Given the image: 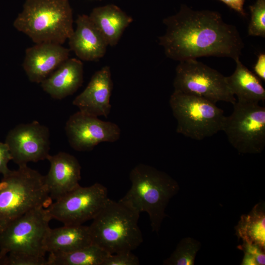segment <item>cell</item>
<instances>
[{"mask_svg": "<svg viewBox=\"0 0 265 265\" xmlns=\"http://www.w3.org/2000/svg\"><path fill=\"white\" fill-rule=\"evenodd\" d=\"M165 33L159 43L166 56L182 61L208 56L239 57L244 43L235 26L225 23L215 11H194L182 5L163 20Z\"/></svg>", "mask_w": 265, "mask_h": 265, "instance_id": "cell-1", "label": "cell"}, {"mask_svg": "<svg viewBox=\"0 0 265 265\" xmlns=\"http://www.w3.org/2000/svg\"><path fill=\"white\" fill-rule=\"evenodd\" d=\"M130 180L131 187L119 200L139 213L147 212L152 231L158 233L167 216L166 206L180 189L178 183L166 173L143 163L132 169Z\"/></svg>", "mask_w": 265, "mask_h": 265, "instance_id": "cell-2", "label": "cell"}, {"mask_svg": "<svg viewBox=\"0 0 265 265\" xmlns=\"http://www.w3.org/2000/svg\"><path fill=\"white\" fill-rule=\"evenodd\" d=\"M13 26L35 44L62 45L74 30L72 9L68 0H26Z\"/></svg>", "mask_w": 265, "mask_h": 265, "instance_id": "cell-3", "label": "cell"}, {"mask_svg": "<svg viewBox=\"0 0 265 265\" xmlns=\"http://www.w3.org/2000/svg\"><path fill=\"white\" fill-rule=\"evenodd\" d=\"M139 214L120 200L109 199L89 226L92 243L110 254L135 249L143 241Z\"/></svg>", "mask_w": 265, "mask_h": 265, "instance_id": "cell-4", "label": "cell"}, {"mask_svg": "<svg viewBox=\"0 0 265 265\" xmlns=\"http://www.w3.org/2000/svg\"><path fill=\"white\" fill-rule=\"evenodd\" d=\"M51 199L39 172L27 164L11 170L0 182V231L28 212L44 207Z\"/></svg>", "mask_w": 265, "mask_h": 265, "instance_id": "cell-5", "label": "cell"}, {"mask_svg": "<svg viewBox=\"0 0 265 265\" xmlns=\"http://www.w3.org/2000/svg\"><path fill=\"white\" fill-rule=\"evenodd\" d=\"M169 104L178 133L200 140L222 131L226 116L216 104L177 91L171 94Z\"/></svg>", "mask_w": 265, "mask_h": 265, "instance_id": "cell-6", "label": "cell"}, {"mask_svg": "<svg viewBox=\"0 0 265 265\" xmlns=\"http://www.w3.org/2000/svg\"><path fill=\"white\" fill-rule=\"evenodd\" d=\"M52 219L43 207L34 209L14 220L0 231V252H20L44 256L45 242Z\"/></svg>", "mask_w": 265, "mask_h": 265, "instance_id": "cell-7", "label": "cell"}, {"mask_svg": "<svg viewBox=\"0 0 265 265\" xmlns=\"http://www.w3.org/2000/svg\"><path fill=\"white\" fill-rule=\"evenodd\" d=\"M225 117L222 131L230 143L241 154H258L265 147V107L236 101Z\"/></svg>", "mask_w": 265, "mask_h": 265, "instance_id": "cell-8", "label": "cell"}, {"mask_svg": "<svg viewBox=\"0 0 265 265\" xmlns=\"http://www.w3.org/2000/svg\"><path fill=\"white\" fill-rule=\"evenodd\" d=\"M174 91L198 96L215 104L236 102L226 77L196 59L180 61L176 68Z\"/></svg>", "mask_w": 265, "mask_h": 265, "instance_id": "cell-9", "label": "cell"}, {"mask_svg": "<svg viewBox=\"0 0 265 265\" xmlns=\"http://www.w3.org/2000/svg\"><path fill=\"white\" fill-rule=\"evenodd\" d=\"M109 199L106 188L96 183L86 187L79 186L55 200L47 209L52 219L64 225H82L93 220Z\"/></svg>", "mask_w": 265, "mask_h": 265, "instance_id": "cell-10", "label": "cell"}, {"mask_svg": "<svg viewBox=\"0 0 265 265\" xmlns=\"http://www.w3.org/2000/svg\"><path fill=\"white\" fill-rule=\"evenodd\" d=\"M65 131L70 145L80 152L91 151L101 142L116 141L121 135L116 124L79 110L70 116Z\"/></svg>", "mask_w": 265, "mask_h": 265, "instance_id": "cell-11", "label": "cell"}, {"mask_svg": "<svg viewBox=\"0 0 265 265\" xmlns=\"http://www.w3.org/2000/svg\"><path fill=\"white\" fill-rule=\"evenodd\" d=\"M5 143L18 166L47 159L50 155V131L37 121L20 124L7 133Z\"/></svg>", "mask_w": 265, "mask_h": 265, "instance_id": "cell-12", "label": "cell"}, {"mask_svg": "<svg viewBox=\"0 0 265 265\" xmlns=\"http://www.w3.org/2000/svg\"><path fill=\"white\" fill-rule=\"evenodd\" d=\"M70 51L53 43H37L27 48L23 67L28 80L40 83L69 58Z\"/></svg>", "mask_w": 265, "mask_h": 265, "instance_id": "cell-13", "label": "cell"}, {"mask_svg": "<svg viewBox=\"0 0 265 265\" xmlns=\"http://www.w3.org/2000/svg\"><path fill=\"white\" fill-rule=\"evenodd\" d=\"M113 86L110 67L105 66L93 74L84 90L73 100V104L81 112L107 118L111 110L110 99Z\"/></svg>", "mask_w": 265, "mask_h": 265, "instance_id": "cell-14", "label": "cell"}, {"mask_svg": "<svg viewBox=\"0 0 265 265\" xmlns=\"http://www.w3.org/2000/svg\"><path fill=\"white\" fill-rule=\"evenodd\" d=\"M47 159L50 168L44 178L51 199L56 200L80 186L81 166L74 156L60 152Z\"/></svg>", "mask_w": 265, "mask_h": 265, "instance_id": "cell-15", "label": "cell"}, {"mask_svg": "<svg viewBox=\"0 0 265 265\" xmlns=\"http://www.w3.org/2000/svg\"><path fill=\"white\" fill-rule=\"evenodd\" d=\"M76 23V28L68 39L70 50L83 61H93L102 58L108 45L89 16L79 15Z\"/></svg>", "mask_w": 265, "mask_h": 265, "instance_id": "cell-16", "label": "cell"}, {"mask_svg": "<svg viewBox=\"0 0 265 265\" xmlns=\"http://www.w3.org/2000/svg\"><path fill=\"white\" fill-rule=\"evenodd\" d=\"M83 81V63L77 58H69L40 83L51 97L61 100L76 92Z\"/></svg>", "mask_w": 265, "mask_h": 265, "instance_id": "cell-17", "label": "cell"}, {"mask_svg": "<svg viewBox=\"0 0 265 265\" xmlns=\"http://www.w3.org/2000/svg\"><path fill=\"white\" fill-rule=\"evenodd\" d=\"M88 16L111 47L117 45L126 28L133 21L131 16L113 4L95 7Z\"/></svg>", "mask_w": 265, "mask_h": 265, "instance_id": "cell-18", "label": "cell"}, {"mask_svg": "<svg viewBox=\"0 0 265 265\" xmlns=\"http://www.w3.org/2000/svg\"><path fill=\"white\" fill-rule=\"evenodd\" d=\"M92 243L89 226L64 225L50 228L47 235L45 248L49 253H67Z\"/></svg>", "mask_w": 265, "mask_h": 265, "instance_id": "cell-19", "label": "cell"}, {"mask_svg": "<svg viewBox=\"0 0 265 265\" xmlns=\"http://www.w3.org/2000/svg\"><path fill=\"white\" fill-rule=\"evenodd\" d=\"M236 67L232 75L226 77L227 84L238 101L259 104L265 100V90L261 80L240 61L235 60Z\"/></svg>", "mask_w": 265, "mask_h": 265, "instance_id": "cell-20", "label": "cell"}, {"mask_svg": "<svg viewBox=\"0 0 265 265\" xmlns=\"http://www.w3.org/2000/svg\"><path fill=\"white\" fill-rule=\"evenodd\" d=\"M265 212L264 202H260L248 214L242 215L235 227L238 238L265 248Z\"/></svg>", "mask_w": 265, "mask_h": 265, "instance_id": "cell-21", "label": "cell"}, {"mask_svg": "<svg viewBox=\"0 0 265 265\" xmlns=\"http://www.w3.org/2000/svg\"><path fill=\"white\" fill-rule=\"evenodd\" d=\"M109 254L91 243L70 252L50 253L47 265H103Z\"/></svg>", "mask_w": 265, "mask_h": 265, "instance_id": "cell-22", "label": "cell"}, {"mask_svg": "<svg viewBox=\"0 0 265 265\" xmlns=\"http://www.w3.org/2000/svg\"><path fill=\"white\" fill-rule=\"evenodd\" d=\"M201 243L190 237L182 239L174 252L163 263L165 265H193Z\"/></svg>", "mask_w": 265, "mask_h": 265, "instance_id": "cell-23", "label": "cell"}, {"mask_svg": "<svg viewBox=\"0 0 265 265\" xmlns=\"http://www.w3.org/2000/svg\"><path fill=\"white\" fill-rule=\"evenodd\" d=\"M251 19L248 27L250 36L265 37V0H257L249 6Z\"/></svg>", "mask_w": 265, "mask_h": 265, "instance_id": "cell-24", "label": "cell"}, {"mask_svg": "<svg viewBox=\"0 0 265 265\" xmlns=\"http://www.w3.org/2000/svg\"><path fill=\"white\" fill-rule=\"evenodd\" d=\"M238 248L242 250L244 256L241 265H264L265 264V248L255 244L243 242Z\"/></svg>", "mask_w": 265, "mask_h": 265, "instance_id": "cell-25", "label": "cell"}, {"mask_svg": "<svg viewBox=\"0 0 265 265\" xmlns=\"http://www.w3.org/2000/svg\"><path fill=\"white\" fill-rule=\"evenodd\" d=\"M5 265H47V259L44 256L10 252L6 255Z\"/></svg>", "mask_w": 265, "mask_h": 265, "instance_id": "cell-26", "label": "cell"}, {"mask_svg": "<svg viewBox=\"0 0 265 265\" xmlns=\"http://www.w3.org/2000/svg\"><path fill=\"white\" fill-rule=\"evenodd\" d=\"M138 257L132 251H123L109 254L103 265H139Z\"/></svg>", "mask_w": 265, "mask_h": 265, "instance_id": "cell-27", "label": "cell"}, {"mask_svg": "<svg viewBox=\"0 0 265 265\" xmlns=\"http://www.w3.org/2000/svg\"><path fill=\"white\" fill-rule=\"evenodd\" d=\"M12 156L7 145L4 142H0V173L3 176L8 175L10 172L7 164L12 160Z\"/></svg>", "mask_w": 265, "mask_h": 265, "instance_id": "cell-28", "label": "cell"}, {"mask_svg": "<svg viewBox=\"0 0 265 265\" xmlns=\"http://www.w3.org/2000/svg\"><path fill=\"white\" fill-rule=\"evenodd\" d=\"M254 73L262 80H265V54L260 53L253 67Z\"/></svg>", "mask_w": 265, "mask_h": 265, "instance_id": "cell-29", "label": "cell"}, {"mask_svg": "<svg viewBox=\"0 0 265 265\" xmlns=\"http://www.w3.org/2000/svg\"><path fill=\"white\" fill-rule=\"evenodd\" d=\"M243 16L246 15L243 5L245 0H220Z\"/></svg>", "mask_w": 265, "mask_h": 265, "instance_id": "cell-30", "label": "cell"}, {"mask_svg": "<svg viewBox=\"0 0 265 265\" xmlns=\"http://www.w3.org/2000/svg\"><path fill=\"white\" fill-rule=\"evenodd\" d=\"M6 255H3L0 252V265H5Z\"/></svg>", "mask_w": 265, "mask_h": 265, "instance_id": "cell-31", "label": "cell"}, {"mask_svg": "<svg viewBox=\"0 0 265 265\" xmlns=\"http://www.w3.org/2000/svg\"></svg>", "mask_w": 265, "mask_h": 265, "instance_id": "cell-32", "label": "cell"}]
</instances>
